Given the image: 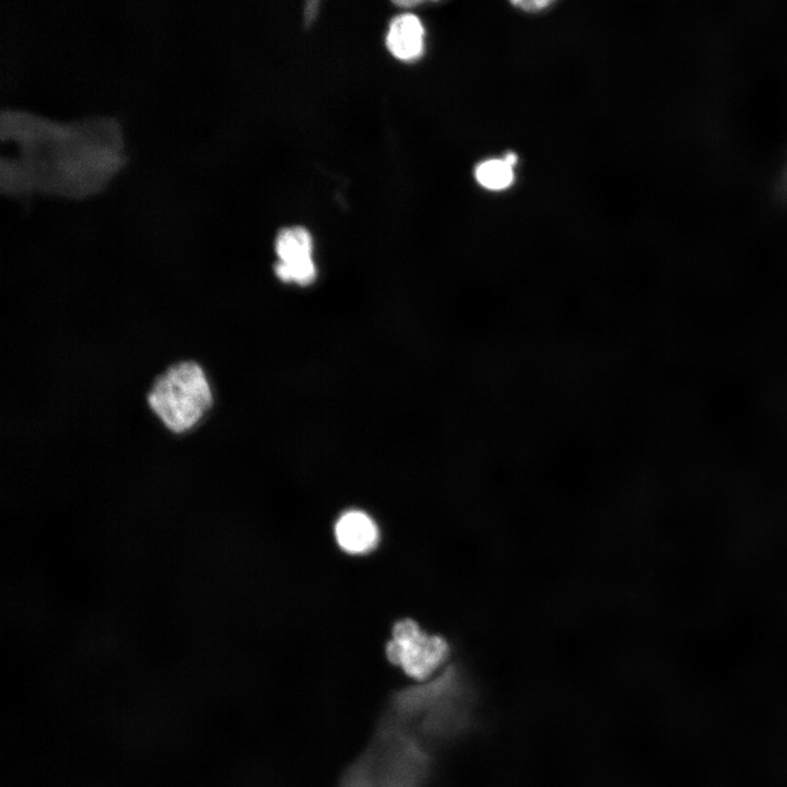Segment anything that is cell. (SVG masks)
<instances>
[{"instance_id":"8","label":"cell","mask_w":787,"mask_h":787,"mask_svg":"<svg viewBox=\"0 0 787 787\" xmlns=\"http://www.w3.org/2000/svg\"><path fill=\"white\" fill-rule=\"evenodd\" d=\"M551 1H514L513 4L517 7L520 10H524L526 12H538L542 11L547 7L551 5Z\"/></svg>"},{"instance_id":"2","label":"cell","mask_w":787,"mask_h":787,"mask_svg":"<svg viewBox=\"0 0 787 787\" xmlns=\"http://www.w3.org/2000/svg\"><path fill=\"white\" fill-rule=\"evenodd\" d=\"M146 401L163 426L173 434L195 428L213 404V392L203 367L185 360L167 366L153 380Z\"/></svg>"},{"instance_id":"5","label":"cell","mask_w":787,"mask_h":787,"mask_svg":"<svg viewBox=\"0 0 787 787\" xmlns=\"http://www.w3.org/2000/svg\"><path fill=\"white\" fill-rule=\"evenodd\" d=\"M334 536L339 547L350 554L367 553L378 542L375 521L359 509L348 510L339 517L334 526Z\"/></svg>"},{"instance_id":"9","label":"cell","mask_w":787,"mask_h":787,"mask_svg":"<svg viewBox=\"0 0 787 787\" xmlns=\"http://www.w3.org/2000/svg\"><path fill=\"white\" fill-rule=\"evenodd\" d=\"M504 161H505L508 165H510L512 167H514V165L517 163V155H516L515 153H507V154L504 156Z\"/></svg>"},{"instance_id":"1","label":"cell","mask_w":787,"mask_h":787,"mask_svg":"<svg viewBox=\"0 0 787 787\" xmlns=\"http://www.w3.org/2000/svg\"><path fill=\"white\" fill-rule=\"evenodd\" d=\"M0 185L10 195L83 198L103 189L126 162L120 125L108 116L61 120L28 110L1 113Z\"/></svg>"},{"instance_id":"7","label":"cell","mask_w":787,"mask_h":787,"mask_svg":"<svg viewBox=\"0 0 787 787\" xmlns=\"http://www.w3.org/2000/svg\"><path fill=\"white\" fill-rule=\"evenodd\" d=\"M475 178L486 189L502 190L509 187L514 181V171L504 158H493L478 165Z\"/></svg>"},{"instance_id":"3","label":"cell","mask_w":787,"mask_h":787,"mask_svg":"<svg viewBox=\"0 0 787 787\" xmlns=\"http://www.w3.org/2000/svg\"><path fill=\"white\" fill-rule=\"evenodd\" d=\"M386 655L409 677L424 680L445 662L448 645L443 637L422 631L413 620L403 619L393 625Z\"/></svg>"},{"instance_id":"6","label":"cell","mask_w":787,"mask_h":787,"mask_svg":"<svg viewBox=\"0 0 787 787\" xmlns=\"http://www.w3.org/2000/svg\"><path fill=\"white\" fill-rule=\"evenodd\" d=\"M386 45L389 51L401 60L418 58L424 46V27L421 20L411 12L393 16L388 26Z\"/></svg>"},{"instance_id":"4","label":"cell","mask_w":787,"mask_h":787,"mask_svg":"<svg viewBox=\"0 0 787 787\" xmlns=\"http://www.w3.org/2000/svg\"><path fill=\"white\" fill-rule=\"evenodd\" d=\"M274 247L278 256L274 273L279 280L305 286L316 279L313 237L305 227L282 228L277 235Z\"/></svg>"}]
</instances>
